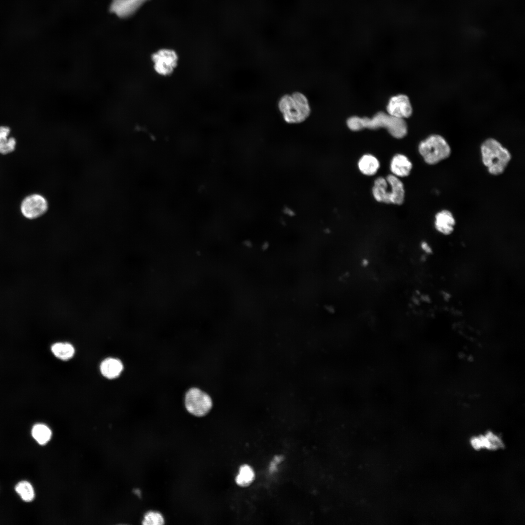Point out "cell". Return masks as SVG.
I'll use <instances>...</instances> for the list:
<instances>
[{
	"label": "cell",
	"mask_w": 525,
	"mask_h": 525,
	"mask_svg": "<svg viewBox=\"0 0 525 525\" xmlns=\"http://www.w3.org/2000/svg\"><path fill=\"white\" fill-rule=\"evenodd\" d=\"M380 167L378 158L370 154L363 155L358 162V167L360 172L365 175L372 176L375 175Z\"/></svg>",
	"instance_id": "2e32d148"
},
{
	"label": "cell",
	"mask_w": 525,
	"mask_h": 525,
	"mask_svg": "<svg viewBox=\"0 0 525 525\" xmlns=\"http://www.w3.org/2000/svg\"><path fill=\"white\" fill-rule=\"evenodd\" d=\"M455 223V217L452 212L448 210H442L435 215L434 227L436 230L442 235L452 234Z\"/></svg>",
	"instance_id": "30bf717a"
},
{
	"label": "cell",
	"mask_w": 525,
	"mask_h": 525,
	"mask_svg": "<svg viewBox=\"0 0 525 525\" xmlns=\"http://www.w3.org/2000/svg\"><path fill=\"white\" fill-rule=\"evenodd\" d=\"M48 208V203L46 199L42 195L36 193L26 196L20 205L22 214L29 219L41 216L46 213Z\"/></svg>",
	"instance_id": "52a82bcc"
},
{
	"label": "cell",
	"mask_w": 525,
	"mask_h": 525,
	"mask_svg": "<svg viewBox=\"0 0 525 525\" xmlns=\"http://www.w3.org/2000/svg\"><path fill=\"white\" fill-rule=\"evenodd\" d=\"M471 443L476 450L484 448L489 450H496L503 446L501 439L490 432L484 436L473 437L472 438Z\"/></svg>",
	"instance_id": "7c38bea8"
},
{
	"label": "cell",
	"mask_w": 525,
	"mask_h": 525,
	"mask_svg": "<svg viewBox=\"0 0 525 525\" xmlns=\"http://www.w3.org/2000/svg\"><path fill=\"white\" fill-rule=\"evenodd\" d=\"M390 187V204L400 205L404 200L405 190L402 182L400 178L392 175L385 177Z\"/></svg>",
	"instance_id": "4fadbf2b"
},
{
	"label": "cell",
	"mask_w": 525,
	"mask_h": 525,
	"mask_svg": "<svg viewBox=\"0 0 525 525\" xmlns=\"http://www.w3.org/2000/svg\"><path fill=\"white\" fill-rule=\"evenodd\" d=\"M278 108L288 123L298 124L306 121L311 114V107L306 96L300 92L287 94L278 102Z\"/></svg>",
	"instance_id": "3957f363"
},
{
	"label": "cell",
	"mask_w": 525,
	"mask_h": 525,
	"mask_svg": "<svg viewBox=\"0 0 525 525\" xmlns=\"http://www.w3.org/2000/svg\"><path fill=\"white\" fill-rule=\"evenodd\" d=\"M348 127L352 131H359L364 128L376 129L385 128L390 134L397 139L403 138L407 133V127L402 119L397 118L380 112L371 119L368 117H350L347 122Z\"/></svg>",
	"instance_id": "6da1fadb"
},
{
	"label": "cell",
	"mask_w": 525,
	"mask_h": 525,
	"mask_svg": "<svg viewBox=\"0 0 525 525\" xmlns=\"http://www.w3.org/2000/svg\"><path fill=\"white\" fill-rule=\"evenodd\" d=\"M254 477L255 473L252 467L248 465L244 464L240 467L235 481L239 486L245 487L251 483Z\"/></svg>",
	"instance_id": "d6986e66"
},
{
	"label": "cell",
	"mask_w": 525,
	"mask_h": 525,
	"mask_svg": "<svg viewBox=\"0 0 525 525\" xmlns=\"http://www.w3.org/2000/svg\"><path fill=\"white\" fill-rule=\"evenodd\" d=\"M15 490L22 500L25 502L32 501L34 498V490L29 482L26 481L19 482L16 486Z\"/></svg>",
	"instance_id": "44dd1931"
},
{
	"label": "cell",
	"mask_w": 525,
	"mask_h": 525,
	"mask_svg": "<svg viewBox=\"0 0 525 525\" xmlns=\"http://www.w3.org/2000/svg\"><path fill=\"white\" fill-rule=\"evenodd\" d=\"M480 153L483 164L493 175L503 174L511 159L508 149L493 138L487 139L483 142Z\"/></svg>",
	"instance_id": "7a4b0ae2"
},
{
	"label": "cell",
	"mask_w": 525,
	"mask_h": 525,
	"mask_svg": "<svg viewBox=\"0 0 525 525\" xmlns=\"http://www.w3.org/2000/svg\"><path fill=\"white\" fill-rule=\"evenodd\" d=\"M54 355L62 360H68L73 357L75 352L73 346L69 343L58 342L51 347Z\"/></svg>",
	"instance_id": "ac0fdd59"
},
{
	"label": "cell",
	"mask_w": 525,
	"mask_h": 525,
	"mask_svg": "<svg viewBox=\"0 0 525 525\" xmlns=\"http://www.w3.org/2000/svg\"><path fill=\"white\" fill-rule=\"evenodd\" d=\"M32 435L34 438L41 445L46 444L50 439L52 432L50 429L43 424L35 425L32 430Z\"/></svg>",
	"instance_id": "ffe728a7"
},
{
	"label": "cell",
	"mask_w": 525,
	"mask_h": 525,
	"mask_svg": "<svg viewBox=\"0 0 525 525\" xmlns=\"http://www.w3.org/2000/svg\"><path fill=\"white\" fill-rule=\"evenodd\" d=\"M10 128L6 126H0V153L6 155L13 152L16 148V140L13 137L8 138Z\"/></svg>",
	"instance_id": "e0dca14e"
},
{
	"label": "cell",
	"mask_w": 525,
	"mask_h": 525,
	"mask_svg": "<svg viewBox=\"0 0 525 525\" xmlns=\"http://www.w3.org/2000/svg\"><path fill=\"white\" fill-rule=\"evenodd\" d=\"M386 110L389 115L402 119L410 117L412 113V107L409 98L403 94L391 97Z\"/></svg>",
	"instance_id": "ba28073f"
},
{
	"label": "cell",
	"mask_w": 525,
	"mask_h": 525,
	"mask_svg": "<svg viewBox=\"0 0 525 525\" xmlns=\"http://www.w3.org/2000/svg\"><path fill=\"white\" fill-rule=\"evenodd\" d=\"M418 151L424 162L431 165L447 159L451 154L450 145L444 137L438 134L431 135L421 141Z\"/></svg>",
	"instance_id": "277c9868"
},
{
	"label": "cell",
	"mask_w": 525,
	"mask_h": 525,
	"mask_svg": "<svg viewBox=\"0 0 525 525\" xmlns=\"http://www.w3.org/2000/svg\"><path fill=\"white\" fill-rule=\"evenodd\" d=\"M372 194L377 202L390 204V188L386 178L379 176L375 179Z\"/></svg>",
	"instance_id": "5bb4252c"
},
{
	"label": "cell",
	"mask_w": 525,
	"mask_h": 525,
	"mask_svg": "<svg viewBox=\"0 0 525 525\" xmlns=\"http://www.w3.org/2000/svg\"><path fill=\"white\" fill-rule=\"evenodd\" d=\"M164 523V520L162 515L159 512L154 511L147 512L142 521V524L145 525H161Z\"/></svg>",
	"instance_id": "7402d4cb"
},
{
	"label": "cell",
	"mask_w": 525,
	"mask_h": 525,
	"mask_svg": "<svg viewBox=\"0 0 525 525\" xmlns=\"http://www.w3.org/2000/svg\"><path fill=\"white\" fill-rule=\"evenodd\" d=\"M147 0H112L110 9L121 18L132 16Z\"/></svg>",
	"instance_id": "9c48e42d"
},
{
	"label": "cell",
	"mask_w": 525,
	"mask_h": 525,
	"mask_svg": "<svg viewBox=\"0 0 525 525\" xmlns=\"http://www.w3.org/2000/svg\"><path fill=\"white\" fill-rule=\"evenodd\" d=\"M280 459L281 458L280 457H276L274 459L270 466V470L271 471L273 472L275 471V470L276 469V467L280 461Z\"/></svg>",
	"instance_id": "603a6c76"
},
{
	"label": "cell",
	"mask_w": 525,
	"mask_h": 525,
	"mask_svg": "<svg viewBox=\"0 0 525 525\" xmlns=\"http://www.w3.org/2000/svg\"><path fill=\"white\" fill-rule=\"evenodd\" d=\"M184 403L187 411L196 417L207 415L213 405L210 396L207 392L195 387L190 388L187 391Z\"/></svg>",
	"instance_id": "5b68a950"
},
{
	"label": "cell",
	"mask_w": 525,
	"mask_h": 525,
	"mask_svg": "<svg viewBox=\"0 0 525 525\" xmlns=\"http://www.w3.org/2000/svg\"><path fill=\"white\" fill-rule=\"evenodd\" d=\"M100 369L102 375L108 379L118 377L123 370L122 362L115 358H107L102 361Z\"/></svg>",
	"instance_id": "9a60e30c"
},
{
	"label": "cell",
	"mask_w": 525,
	"mask_h": 525,
	"mask_svg": "<svg viewBox=\"0 0 525 525\" xmlns=\"http://www.w3.org/2000/svg\"><path fill=\"white\" fill-rule=\"evenodd\" d=\"M412 167V163L408 158L402 154L394 155L390 162V170L392 175L399 178L408 176Z\"/></svg>",
	"instance_id": "8fae6325"
},
{
	"label": "cell",
	"mask_w": 525,
	"mask_h": 525,
	"mask_svg": "<svg viewBox=\"0 0 525 525\" xmlns=\"http://www.w3.org/2000/svg\"><path fill=\"white\" fill-rule=\"evenodd\" d=\"M151 60L156 73L166 77L175 72L178 65L179 57L175 51L164 48L153 53Z\"/></svg>",
	"instance_id": "8992f818"
}]
</instances>
